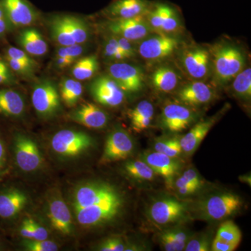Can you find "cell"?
Instances as JSON below:
<instances>
[{
	"mask_svg": "<svg viewBox=\"0 0 251 251\" xmlns=\"http://www.w3.org/2000/svg\"><path fill=\"white\" fill-rule=\"evenodd\" d=\"M214 52V69L216 80L219 83H227L242 72L245 64V57L241 50L233 46H223Z\"/></svg>",
	"mask_w": 251,
	"mask_h": 251,
	"instance_id": "1",
	"label": "cell"
},
{
	"mask_svg": "<svg viewBox=\"0 0 251 251\" xmlns=\"http://www.w3.org/2000/svg\"><path fill=\"white\" fill-rule=\"evenodd\" d=\"M122 206L120 195L106 201L75 210L78 224L85 227L99 226L114 219L120 213Z\"/></svg>",
	"mask_w": 251,
	"mask_h": 251,
	"instance_id": "2",
	"label": "cell"
},
{
	"mask_svg": "<svg viewBox=\"0 0 251 251\" xmlns=\"http://www.w3.org/2000/svg\"><path fill=\"white\" fill-rule=\"evenodd\" d=\"M92 145L90 135L74 130H62L56 133L51 140V148L54 152L63 156L80 155Z\"/></svg>",
	"mask_w": 251,
	"mask_h": 251,
	"instance_id": "3",
	"label": "cell"
},
{
	"mask_svg": "<svg viewBox=\"0 0 251 251\" xmlns=\"http://www.w3.org/2000/svg\"><path fill=\"white\" fill-rule=\"evenodd\" d=\"M242 201L239 196L225 193L215 195L201 203L200 211L206 219L219 221L232 215L241 209Z\"/></svg>",
	"mask_w": 251,
	"mask_h": 251,
	"instance_id": "4",
	"label": "cell"
},
{
	"mask_svg": "<svg viewBox=\"0 0 251 251\" xmlns=\"http://www.w3.org/2000/svg\"><path fill=\"white\" fill-rule=\"evenodd\" d=\"M31 101L36 112L42 117L54 115L60 108V98L53 82L44 80L33 90Z\"/></svg>",
	"mask_w": 251,
	"mask_h": 251,
	"instance_id": "5",
	"label": "cell"
},
{
	"mask_svg": "<svg viewBox=\"0 0 251 251\" xmlns=\"http://www.w3.org/2000/svg\"><path fill=\"white\" fill-rule=\"evenodd\" d=\"M117 195L118 192L110 184L87 183L77 188L74 193L73 205L76 210L99 204Z\"/></svg>",
	"mask_w": 251,
	"mask_h": 251,
	"instance_id": "6",
	"label": "cell"
},
{
	"mask_svg": "<svg viewBox=\"0 0 251 251\" xmlns=\"http://www.w3.org/2000/svg\"><path fill=\"white\" fill-rule=\"evenodd\" d=\"M90 92L97 103L105 106H118L125 99V92L110 75L94 79L90 84Z\"/></svg>",
	"mask_w": 251,
	"mask_h": 251,
	"instance_id": "7",
	"label": "cell"
},
{
	"mask_svg": "<svg viewBox=\"0 0 251 251\" xmlns=\"http://www.w3.org/2000/svg\"><path fill=\"white\" fill-rule=\"evenodd\" d=\"M15 158L20 169L35 171L42 164L43 158L37 145L29 137L18 135L14 141Z\"/></svg>",
	"mask_w": 251,
	"mask_h": 251,
	"instance_id": "8",
	"label": "cell"
},
{
	"mask_svg": "<svg viewBox=\"0 0 251 251\" xmlns=\"http://www.w3.org/2000/svg\"><path fill=\"white\" fill-rule=\"evenodd\" d=\"M112 77L122 90L128 93L139 92L144 85V74L140 68L124 62H117L108 69Z\"/></svg>",
	"mask_w": 251,
	"mask_h": 251,
	"instance_id": "9",
	"label": "cell"
},
{
	"mask_svg": "<svg viewBox=\"0 0 251 251\" xmlns=\"http://www.w3.org/2000/svg\"><path fill=\"white\" fill-rule=\"evenodd\" d=\"M109 31L115 36H120L130 41L145 39L151 28L143 17L115 18L108 23Z\"/></svg>",
	"mask_w": 251,
	"mask_h": 251,
	"instance_id": "10",
	"label": "cell"
},
{
	"mask_svg": "<svg viewBox=\"0 0 251 251\" xmlns=\"http://www.w3.org/2000/svg\"><path fill=\"white\" fill-rule=\"evenodd\" d=\"M9 24L14 27H27L39 18L36 10L27 0H0Z\"/></svg>",
	"mask_w": 251,
	"mask_h": 251,
	"instance_id": "11",
	"label": "cell"
},
{
	"mask_svg": "<svg viewBox=\"0 0 251 251\" xmlns=\"http://www.w3.org/2000/svg\"><path fill=\"white\" fill-rule=\"evenodd\" d=\"M177 46L178 41L174 38L161 34L144 40L139 46V53L148 60H159L173 54Z\"/></svg>",
	"mask_w": 251,
	"mask_h": 251,
	"instance_id": "12",
	"label": "cell"
},
{
	"mask_svg": "<svg viewBox=\"0 0 251 251\" xmlns=\"http://www.w3.org/2000/svg\"><path fill=\"white\" fill-rule=\"evenodd\" d=\"M134 149L133 140L126 132L115 130L108 135L105 142L102 161L112 162L126 158Z\"/></svg>",
	"mask_w": 251,
	"mask_h": 251,
	"instance_id": "13",
	"label": "cell"
},
{
	"mask_svg": "<svg viewBox=\"0 0 251 251\" xmlns=\"http://www.w3.org/2000/svg\"><path fill=\"white\" fill-rule=\"evenodd\" d=\"M186 211L184 203L172 198H166L153 203L150 207V216L156 224L167 225L181 219Z\"/></svg>",
	"mask_w": 251,
	"mask_h": 251,
	"instance_id": "14",
	"label": "cell"
},
{
	"mask_svg": "<svg viewBox=\"0 0 251 251\" xmlns=\"http://www.w3.org/2000/svg\"><path fill=\"white\" fill-rule=\"evenodd\" d=\"M161 118L167 129L178 133L191 125L194 119V113L184 105L171 103L163 108Z\"/></svg>",
	"mask_w": 251,
	"mask_h": 251,
	"instance_id": "15",
	"label": "cell"
},
{
	"mask_svg": "<svg viewBox=\"0 0 251 251\" xmlns=\"http://www.w3.org/2000/svg\"><path fill=\"white\" fill-rule=\"evenodd\" d=\"M148 0H115L106 9L115 18H132L146 16L151 8Z\"/></svg>",
	"mask_w": 251,
	"mask_h": 251,
	"instance_id": "16",
	"label": "cell"
},
{
	"mask_svg": "<svg viewBox=\"0 0 251 251\" xmlns=\"http://www.w3.org/2000/svg\"><path fill=\"white\" fill-rule=\"evenodd\" d=\"M143 161L152 168L156 174L161 175L166 180L167 186L173 187L175 176L179 170V164L174 158L154 151L146 153Z\"/></svg>",
	"mask_w": 251,
	"mask_h": 251,
	"instance_id": "17",
	"label": "cell"
},
{
	"mask_svg": "<svg viewBox=\"0 0 251 251\" xmlns=\"http://www.w3.org/2000/svg\"><path fill=\"white\" fill-rule=\"evenodd\" d=\"M48 216L52 227L59 233L65 235L72 233V214L62 199L55 198L49 203Z\"/></svg>",
	"mask_w": 251,
	"mask_h": 251,
	"instance_id": "18",
	"label": "cell"
},
{
	"mask_svg": "<svg viewBox=\"0 0 251 251\" xmlns=\"http://www.w3.org/2000/svg\"><path fill=\"white\" fill-rule=\"evenodd\" d=\"M74 121L90 128H102L108 121V116L97 105L87 103L81 105L71 114Z\"/></svg>",
	"mask_w": 251,
	"mask_h": 251,
	"instance_id": "19",
	"label": "cell"
},
{
	"mask_svg": "<svg viewBox=\"0 0 251 251\" xmlns=\"http://www.w3.org/2000/svg\"><path fill=\"white\" fill-rule=\"evenodd\" d=\"M185 69L191 77L202 78L209 70V54L203 49H196L185 52L183 57Z\"/></svg>",
	"mask_w": 251,
	"mask_h": 251,
	"instance_id": "20",
	"label": "cell"
},
{
	"mask_svg": "<svg viewBox=\"0 0 251 251\" xmlns=\"http://www.w3.org/2000/svg\"><path fill=\"white\" fill-rule=\"evenodd\" d=\"M27 198L18 189H10L0 193V217L11 219L19 214L25 206Z\"/></svg>",
	"mask_w": 251,
	"mask_h": 251,
	"instance_id": "21",
	"label": "cell"
},
{
	"mask_svg": "<svg viewBox=\"0 0 251 251\" xmlns=\"http://www.w3.org/2000/svg\"><path fill=\"white\" fill-rule=\"evenodd\" d=\"M18 42L23 50L33 56L47 53L49 46L40 31L35 28L27 27L20 32Z\"/></svg>",
	"mask_w": 251,
	"mask_h": 251,
	"instance_id": "22",
	"label": "cell"
},
{
	"mask_svg": "<svg viewBox=\"0 0 251 251\" xmlns=\"http://www.w3.org/2000/svg\"><path fill=\"white\" fill-rule=\"evenodd\" d=\"M181 101L188 105H201L210 101L213 97L212 90L202 82H193L184 86L178 94Z\"/></svg>",
	"mask_w": 251,
	"mask_h": 251,
	"instance_id": "23",
	"label": "cell"
},
{
	"mask_svg": "<svg viewBox=\"0 0 251 251\" xmlns=\"http://www.w3.org/2000/svg\"><path fill=\"white\" fill-rule=\"evenodd\" d=\"M214 125V120L199 122L179 140L183 152L192 154L199 147Z\"/></svg>",
	"mask_w": 251,
	"mask_h": 251,
	"instance_id": "24",
	"label": "cell"
},
{
	"mask_svg": "<svg viewBox=\"0 0 251 251\" xmlns=\"http://www.w3.org/2000/svg\"><path fill=\"white\" fill-rule=\"evenodd\" d=\"M25 110V101L18 92L9 89L0 90V113L9 117H18Z\"/></svg>",
	"mask_w": 251,
	"mask_h": 251,
	"instance_id": "25",
	"label": "cell"
},
{
	"mask_svg": "<svg viewBox=\"0 0 251 251\" xmlns=\"http://www.w3.org/2000/svg\"><path fill=\"white\" fill-rule=\"evenodd\" d=\"M151 81L156 90L163 92H170L176 87L179 78L177 74L171 68L161 67L153 73Z\"/></svg>",
	"mask_w": 251,
	"mask_h": 251,
	"instance_id": "26",
	"label": "cell"
},
{
	"mask_svg": "<svg viewBox=\"0 0 251 251\" xmlns=\"http://www.w3.org/2000/svg\"><path fill=\"white\" fill-rule=\"evenodd\" d=\"M160 242L167 251H183L187 243L188 235L182 229H171L163 231L160 235Z\"/></svg>",
	"mask_w": 251,
	"mask_h": 251,
	"instance_id": "27",
	"label": "cell"
},
{
	"mask_svg": "<svg viewBox=\"0 0 251 251\" xmlns=\"http://www.w3.org/2000/svg\"><path fill=\"white\" fill-rule=\"evenodd\" d=\"M82 85L80 81L74 79L63 78L59 84L61 98L67 106H74L82 94Z\"/></svg>",
	"mask_w": 251,
	"mask_h": 251,
	"instance_id": "28",
	"label": "cell"
},
{
	"mask_svg": "<svg viewBox=\"0 0 251 251\" xmlns=\"http://www.w3.org/2000/svg\"><path fill=\"white\" fill-rule=\"evenodd\" d=\"M51 37L61 46H69L75 44V40L64 21L63 16H56L50 23Z\"/></svg>",
	"mask_w": 251,
	"mask_h": 251,
	"instance_id": "29",
	"label": "cell"
},
{
	"mask_svg": "<svg viewBox=\"0 0 251 251\" xmlns=\"http://www.w3.org/2000/svg\"><path fill=\"white\" fill-rule=\"evenodd\" d=\"M99 69V62L95 55H90L79 59L72 69V74L77 80L91 78Z\"/></svg>",
	"mask_w": 251,
	"mask_h": 251,
	"instance_id": "30",
	"label": "cell"
},
{
	"mask_svg": "<svg viewBox=\"0 0 251 251\" xmlns=\"http://www.w3.org/2000/svg\"><path fill=\"white\" fill-rule=\"evenodd\" d=\"M63 18L75 40V44H82L88 40L90 36L89 29L82 19L72 16H63Z\"/></svg>",
	"mask_w": 251,
	"mask_h": 251,
	"instance_id": "31",
	"label": "cell"
},
{
	"mask_svg": "<svg viewBox=\"0 0 251 251\" xmlns=\"http://www.w3.org/2000/svg\"><path fill=\"white\" fill-rule=\"evenodd\" d=\"M161 11L162 25L161 31L173 32L179 25V20L176 10L171 5L165 3H157Z\"/></svg>",
	"mask_w": 251,
	"mask_h": 251,
	"instance_id": "32",
	"label": "cell"
},
{
	"mask_svg": "<svg viewBox=\"0 0 251 251\" xmlns=\"http://www.w3.org/2000/svg\"><path fill=\"white\" fill-rule=\"evenodd\" d=\"M126 172L132 177L145 181L154 179L156 173L145 161H129L126 163Z\"/></svg>",
	"mask_w": 251,
	"mask_h": 251,
	"instance_id": "33",
	"label": "cell"
},
{
	"mask_svg": "<svg viewBox=\"0 0 251 251\" xmlns=\"http://www.w3.org/2000/svg\"><path fill=\"white\" fill-rule=\"evenodd\" d=\"M233 90L239 97L249 99L251 97V68L242 71L234 77Z\"/></svg>",
	"mask_w": 251,
	"mask_h": 251,
	"instance_id": "34",
	"label": "cell"
},
{
	"mask_svg": "<svg viewBox=\"0 0 251 251\" xmlns=\"http://www.w3.org/2000/svg\"><path fill=\"white\" fill-rule=\"evenodd\" d=\"M216 237L226 242L239 245L242 240V234L237 225L232 221H228L221 225Z\"/></svg>",
	"mask_w": 251,
	"mask_h": 251,
	"instance_id": "35",
	"label": "cell"
},
{
	"mask_svg": "<svg viewBox=\"0 0 251 251\" xmlns=\"http://www.w3.org/2000/svg\"><path fill=\"white\" fill-rule=\"evenodd\" d=\"M154 149L155 151L174 158L183 152L179 140L175 138L158 140L155 144Z\"/></svg>",
	"mask_w": 251,
	"mask_h": 251,
	"instance_id": "36",
	"label": "cell"
},
{
	"mask_svg": "<svg viewBox=\"0 0 251 251\" xmlns=\"http://www.w3.org/2000/svg\"><path fill=\"white\" fill-rule=\"evenodd\" d=\"M107 58L115 61H122L127 59L126 56L120 49L116 36L109 38L105 46L104 50Z\"/></svg>",
	"mask_w": 251,
	"mask_h": 251,
	"instance_id": "37",
	"label": "cell"
},
{
	"mask_svg": "<svg viewBox=\"0 0 251 251\" xmlns=\"http://www.w3.org/2000/svg\"><path fill=\"white\" fill-rule=\"evenodd\" d=\"M25 249L29 251H56L58 250L57 244L52 241L27 239L23 242Z\"/></svg>",
	"mask_w": 251,
	"mask_h": 251,
	"instance_id": "38",
	"label": "cell"
},
{
	"mask_svg": "<svg viewBox=\"0 0 251 251\" xmlns=\"http://www.w3.org/2000/svg\"><path fill=\"white\" fill-rule=\"evenodd\" d=\"M83 52L82 44H75L69 46H62L57 51L56 57L66 58L74 63Z\"/></svg>",
	"mask_w": 251,
	"mask_h": 251,
	"instance_id": "39",
	"label": "cell"
},
{
	"mask_svg": "<svg viewBox=\"0 0 251 251\" xmlns=\"http://www.w3.org/2000/svg\"><path fill=\"white\" fill-rule=\"evenodd\" d=\"M27 224L29 231V239L34 240H44L48 239L49 232L45 227H43L40 224L32 219H25L23 220Z\"/></svg>",
	"mask_w": 251,
	"mask_h": 251,
	"instance_id": "40",
	"label": "cell"
},
{
	"mask_svg": "<svg viewBox=\"0 0 251 251\" xmlns=\"http://www.w3.org/2000/svg\"><path fill=\"white\" fill-rule=\"evenodd\" d=\"M153 114L154 108L152 104L148 100H143L130 112L129 116L132 122L142 117L153 116Z\"/></svg>",
	"mask_w": 251,
	"mask_h": 251,
	"instance_id": "41",
	"label": "cell"
},
{
	"mask_svg": "<svg viewBox=\"0 0 251 251\" xmlns=\"http://www.w3.org/2000/svg\"><path fill=\"white\" fill-rule=\"evenodd\" d=\"M6 57H11V58L19 61L20 62L23 63L28 67L36 69V62L31 58L27 52L23 50L16 49L14 47L9 48L6 52Z\"/></svg>",
	"mask_w": 251,
	"mask_h": 251,
	"instance_id": "42",
	"label": "cell"
},
{
	"mask_svg": "<svg viewBox=\"0 0 251 251\" xmlns=\"http://www.w3.org/2000/svg\"><path fill=\"white\" fill-rule=\"evenodd\" d=\"M6 59L10 69L13 72L16 73V74L30 76V75H32L34 70H35V69H32V68L28 67V66L25 65L23 63L20 62L19 61L16 60V59L11 58V57H6Z\"/></svg>",
	"mask_w": 251,
	"mask_h": 251,
	"instance_id": "43",
	"label": "cell"
},
{
	"mask_svg": "<svg viewBox=\"0 0 251 251\" xmlns=\"http://www.w3.org/2000/svg\"><path fill=\"white\" fill-rule=\"evenodd\" d=\"M210 243L206 238L195 239L186 243V251H208L210 250Z\"/></svg>",
	"mask_w": 251,
	"mask_h": 251,
	"instance_id": "44",
	"label": "cell"
},
{
	"mask_svg": "<svg viewBox=\"0 0 251 251\" xmlns=\"http://www.w3.org/2000/svg\"><path fill=\"white\" fill-rule=\"evenodd\" d=\"M175 186L177 189L178 193L181 196H188V195L193 194L200 188L197 186L188 183L184 179L182 176H180L176 180Z\"/></svg>",
	"mask_w": 251,
	"mask_h": 251,
	"instance_id": "45",
	"label": "cell"
},
{
	"mask_svg": "<svg viewBox=\"0 0 251 251\" xmlns=\"http://www.w3.org/2000/svg\"><path fill=\"white\" fill-rule=\"evenodd\" d=\"M126 247L124 242L121 239L117 238H112L105 241L99 248L101 251H125Z\"/></svg>",
	"mask_w": 251,
	"mask_h": 251,
	"instance_id": "46",
	"label": "cell"
},
{
	"mask_svg": "<svg viewBox=\"0 0 251 251\" xmlns=\"http://www.w3.org/2000/svg\"><path fill=\"white\" fill-rule=\"evenodd\" d=\"M15 77L11 69L6 62L0 60V85L13 83Z\"/></svg>",
	"mask_w": 251,
	"mask_h": 251,
	"instance_id": "47",
	"label": "cell"
},
{
	"mask_svg": "<svg viewBox=\"0 0 251 251\" xmlns=\"http://www.w3.org/2000/svg\"><path fill=\"white\" fill-rule=\"evenodd\" d=\"M238 244L229 243L215 237L211 243V250L213 251H233L237 249Z\"/></svg>",
	"mask_w": 251,
	"mask_h": 251,
	"instance_id": "48",
	"label": "cell"
},
{
	"mask_svg": "<svg viewBox=\"0 0 251 251\" xmlns=\"http://www.w3.org/2000/svg\"><path fill=\"white\" fill-rule=\"evenodd\" d=\"M116 38L120 49L126 56L127 59L135 56V50L133 44H131V41L120 36H116Z\"/></svg>",
	"mask_w": 251,
	"mask_h": 251,
	"instance_id": "49",
	"label": "cell"
},
{
	"mask_svg": "<svg viewBox=\"0 0 251 251\" xmlns=\"http://www.w3.org/2000/svg\"><path fill=\"white\" fill-rule=\"evenodd\" d=\"M184 179L190 184L197 186L201 188L202 186V181L201 176L198 175L197 172L193 169L187 170L185 171L184 174L181 175Z\"/></svg>",
	"mask_w": 251,
	"mask_h": 251,
	"instance_id": "50",
	"label": "cell"
},
{
	"mask_svg": "<svg viewBox=\"0 0 251 251\" xmlns=\"http://www.w3.org/2000/svg\"><path fill=\"white\" fill-rule=\"evenodd\" d=\"M153 116H148L142 117L138 120L132 121V126L135 131H141V130L146 129L150 126L152 120Z\"/></svg>",
	"mask_w": 251,
	"mask_h": 251,
	"instance_id": "51",
	"label": "cell"
},
{
	"mask_svg": "<svg viewBox=\"0 0 251 251\" xmlns=\"http://www.w3.org/2000/svg\"><path fill=\"white\" fill-rule=\"evenodd\" d=\"M9 21L6 18L2 5L0 2V36L4 35L9 25Z\"/></svg>",
	"mask_w": 251,
	"mask_h": 251,
	"instance_id": "52",
	"label": "cell"
},
{
	"mask_svg": "<svg viewBox=\"0 0 251 251\" xmlns=\"http://www.w3.org/2000/svg\"><path fill=\"white\" fill-rule=\"evenodd\" d=\"M73 63L74 62L69 59L56 57V64L59 69H64V68L69 67L72 65Z\"/></svg>",
	"mask_w": 251,
	"mask_h": 251,
	"instance_id": "53",
	"label": "cell"
},
{
	"mask_svg": "<svg viewBox=\"0 0 251 251\" xmlns=\"http://www.w3.org/2000/svg\"><path fill=\"white\" fill-rule=\"evenodd\" d=\"M5 161H6V150H5L4 144L0 140V169L4 166Z\"/></svg>",
	"mask_w": 251,
	"mask_h": 251,
	"instance_id": "54",
	"label": "cell"
}]
</instances>
